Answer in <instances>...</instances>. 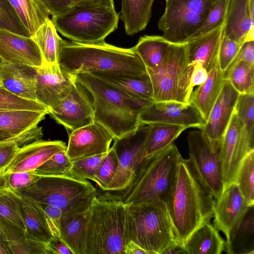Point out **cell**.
<instances>
[{"label":"cell","instance_id":"obj_1","mask_svg":"<svg viewBox=\"0 0 254 254\" xmlns=\"http://www.w3.org/2000/svg\"><path fill=\"white\" fill-rule=\"evenodd\" d=\"M166 204L176 240L184 246L193 232L213 217L215 200L182 158Z\"/></svg>","mask_w":254,"mask_h":254},{"label":"cell","instance_id":"obj_2","mask_svg":"<svg viewBox=\"0 0 254 254\" xmlns=\"http://www.w3.org/2000/svg\"><path fill=\"white\" fill-rule=\"evenodd\" d=\"M91 96L94 122L107 129L114 138H120L140 125V112L153 101L130 95L90 73L73 75Z\"/></svg>","mask_w":254,"mask_h":254},{"label":"cell","instance_id":"obj_3","mask_svg":"<svg viewBox=\"0 0 254 254\" xmlns=\"http://www.w3.org/2000/svg\"><path fill=\"white\" fill-rule=\"evenodd\" d=\"M58 64L63 70L71 75L97 71L136 75L147 72L142 61L131 48H120L105 41L82 44L64 40Z\"/></svg>","mask_w":254,"mask_h":254},{"label":"cell","instance_id":"obj_4","mask_svg":"<svg viewBox=\"0 0 254 254\" xmlns=\"http://www.w3.org/2000/svg\"><path fill=\"white\" fill-rule=\"evenodd\" d=\"M107 191L97 193L87 212L84 254H125V205Z\"/></svg>","mask_w":254,"mask_h":254},{"label":"cell","instance_id":"obj_5","mask_svg":"<svg viewBox=\"0 0 254 254\" xmlns=\"http://www.w3.org/2000/svg\"><path fill=\"white\" fill-rule=\"evenodd\" d=\"M125 205L126 243L131 241L148 254H163L177 242L165 202Z\"/></svg>","mask_w":254,"mask_h":254},{"label":"cell","instance_id":"obj_6","mask_svg":"<svg viewBox=\"0 0 254 254\" xmlns=\"http://www.w3.org/2000/svg\"><path fill=\"white\" fill-rule=\"evenodd\" d=\"M182 157L177 146H170L147 158L135 179L121 195L125 204L161 200L166 202Z\"/></svg>","mask_w":254,"mask_h":254},{"label":"cell","instance_id":"obj_7","mask_svg":"<svg viewBox=\"0 0 254 254\" xmlns=\"http://www.w3.org/2000/svg\"><path fill=\"white\" fill-rule=\"evenodd\" d=\"M14 191L42 205L58 207L63 215L87 212L97 193L87 180L68 175L41 176L31 186Z\"/></svg>","mask_w":254,"mask_h":254},{"label":"cell","instance_id":"obj_8","mask_svg":"<svg viewBox=\"0 0 254 254\" xmlns=\"http://www.w3.org/2000/svg\"><path fill=\"white\" fill-rule=\"evenodd\" d=\"M119 14L115 7L91 4H73L66 12L52 16L58 32L70 41L95 44L118 28Z\"/></svg>","mask_w":254,"mask_h":254},{"label":"cell","instance_id":"obj_9","mask_svg":"<svg viewBox=\"0 0 254 254\" xmlns=\"http://www.w3.org/2000/svg\"><path fill=\"white\" fill-rule=\"evenodd\" d=\"M192 69L187 43H171L161 63L146 68L153 86V101L189 103L193 91L190 85Z\"/></svg>","mask_w":254,"mask_h":254},{"label":"cell","instance_id":"obj_10","mask_svg":"<svg viewBox=\"0 0 254 254\" xmlns=\"http://www.w3.org/2000/svg\"><path fill=\"white\" fill-rule=\"evenodd\" d=\"M187 140L189 163L200 183L216 201L224 189L220 160L222 139L211 140L199 129L190 131Z\"/></svg>","mask_w":254,"mask_h":254},{"label":"cell","instance_id":"obj_11","mask_svg":"<svg viewBox=\"0 0 254 254\" xmlns=\"http://www.w3.org/2000/svg\"><path fill=\"white\" fill-rule=\"evenodd\" d=\"M213 0H167L158 22L163 36L173 43L186 42L200 27Z\"/></svg>","mask_w":254,"mask_h":254},{"label":"cell","instance_id":"obj_12","mask_svg":"<svg viewBox=\"0 0 254 254\" xmlns=\"http://www.w3.org/2000/svg\"><path fill=\"white\" fill-rule=\"evenodd\" d=\"M150 125L140 124L134 131L114 138L112 147L118 158L116 173L106 191H122L135 179L145 162V148Z\"/></svg>","mask_w":254,"mask_h":254},{"label":"cell","instance_id":"obj_13","mask_svg":"<svg viewBox=\"0 0 254 254\" xmlns=\"http://www.w3.org/2000/svg\"><path fill=\"white\" fill-rule=\"evenodd\" d=\"M49 114L70 132L94 122L91 96L75 79L68 95L58 106L50 110Z\"/></svg>","mask_w":254,"mask_h":254},{"label":"cell","instance_id":"obj_14","mask_svg":"<svg viewBox=\"0 0 254 254\" xmlns=\"http://www.w3.org/2000/svg\"><path fill=\"white\" fill-rule=\"evenodd\" d=\"M140 124L155 123L202 129L206 121L190 103L176 101L152 102L144 108L138 117Z\"/></svg>","mask_w":254,"mask_h":254},{"label":"cell","instance_id":"obj_15","mask_svg":"<svg viewBox=\"0 0 254 254\" xmlns=\"http://www.w3.org/2000/svg\"><path fill=\"white\" fill-rule=\"evenodd\" d=\"M74 81V76L63 70L59 64L37 67L36 101L45 106L49 112L68 95Z\"/></svg>","mask_w":254,"mask_h":254},{"label":"cell","instance_id":"obj_16","mask_svg":"<svg viewBox=\"0 0 254 254\" xmlns=\"http://www.w3.org/2000/svg\"><path fill=\"white\" fill-rule=\"evenodd\" d=\"M250 206L235 183L225 188L215 201L213 225L224 234L226 239L225 245L230 242L234 231Z\"/></svg>","mask_w":254,"mask_h":254},{"label":"cell","instance_id":"obj_17","mask_svg":"<svg viewBox=\"0 0 254 254\" xmlns=\"http://www.w3.org/2000/svg\"><path fill=\"white\" fill-rule=\"evenodd\" d=\"M113 139L107 129L94 122L70 132L66 153L71 161L106 153Z\"/></svg>","mask_w":254,"mask_h":254},{"label":"cell","instance_id":"obj_18","mask_svg":"<svg viewBox=\"0 0 254 254\" xmlns=\"http://www.w3.org/2000/svg\"><path fill=\"white\" fill-rule=\"evenodd\" d=\"M243 123L235 112L223 137L220 160L224 188L235 183L239 166L250 149L241 138Z\"/></svg>","mask_w":254,"mask_h":254},{"label":"cell","instance_id":"obj_19","mask_svg":"<svg viewBox=\"0 0 254 254\" xmlns=\"http://www.w3.org/2000/svg\"><path fill=\"white\" fill-rule=\"evenodd\" d=\"M0 57L3 61L34 67L44 65L37 44L31 37L0 29Z\"/></svg>","mask_w":254,"mask_h":254},{"label":"cell","instance_id":"obj_20","mask_svg":"<svg viewBox=\"0 0 254 254\" xmlns=\"http://www.w3.org/2000/svg\"><path fill=\"white\" fill-rule=\"evenodd\" d=\"M239 93L225 80L204 127L201 129L213 141L222 139L234 113Z\"/></svg>","mask_w":254,"mask_h":254},{"label":"cell","instance_id":"obj_21","mask_svg":"<svg viewBox=\"0 0 254 254\" xmlns=\"http://www.w3.org/2000/svg\"><path fill=\"white\" fill-rule=\"evenodd\" d=\"M66 148L60 140L39 139L19 147L4 173L35 171L58 152Z\"/></svg>","mask_w":254,"mask_h":254},{"label":"cell","instance_id":"obj_22","mask_svg":"<svg viewBox=\"0 0 254 254\" xmlns=\"http://www.w3.org/2000/svg\"><path fill=\"white\" fill-rule=\"evenodd\" d=\"M37 68L3 61L0 64L1 86L19 97L36 101Z\"/></svg>","mask_w":254,"mask_h":254},{"label":"cell","instance_id":"obj_23","mask_svg":"<svg viewBox=\"0 0 254 254\" xmlns=\"http://www.w3.org/2000/svg\"><path fill=\"white\" fill-rule=\"evenodd\" d=\"M254 28V0H227L223 35L244 43L247 33Z\"/></svg>","mask_w":254,"mask_h":254},{"label":"cell","instance_id":"obj_24","mask_svg":"<svg viewBox=\"0 0 254 254\" xmlns=\"http://www.w3.org/2000/svg\"><path fill=\"white\" fill-rule=\"evenodd\" d=\"M223 28L224 22L212 30L186 42L190 65L199 64L208 72L211 71L218 60Z\"/></svg>","mask_w":254,"mask_h":254},{"label":"cell","instance_id":"obj_25","mask_svg":"<svg viewBox=\"0 0 254 254\" xmlns=\"http://www.w3.org/2000/svg\"><path fill=\"white\" fill-rule=\"evenodd\" d=\"M225 80L217 60L208 72L206 80L198 86L190 95L189 103L198 111L205 121L222 90Z\"/></svg>","mask_w":254,"mask_h":254},{"label":"cell","instance_id":"obj_26","mask_svg":"<svg viewBox=\"0 0 254 254\" xmlns=\"http://www.w3.org/2000/svg\"><path fill=\"white\" fill-rule=\"evenodd\" d=\"M15 191L19 196L27 238L47 244L53 237L47 226L42 205Z\"/></svg>","mask_w":254,"mask_h":254},{"label":"cell","instance_id":"obj_27","mask_svg":"<svg viewBox=\"0 0 254 254\" xmlns=\"http://www.w3.org/2000/svg\"><path fill=\"white\" fill-rule=\"evenodd\" d=\"M135 97L153 101V90L147 73L136 75L115 71L90 73Z\"/></svg>","mask_w":254,"mask_h":254},{"label":"cell","instance_id":"obj_28","mask_svg":"<svg viewBox=\"0 0 254 254\" xmlns=\"http://www.w3.org/2000/svg\"><path fill=\"white\" fill-rule=\"evenodd\" d=\"M187 254H220L225 248V241L210 221L197 229L184 245Z\"/></svg>","mask_w":254,"mask_h":254},{"label":"cell","instance_id":"obj_29","mask_svg":"<svg viewBox=\"0 0 254 254\" xmlns=\"http://www.w3.org/2000/svg\"><path fill=\"white\" fill-rule=\"evenodd\" d=\"M154 0H122L119 15L125 32L133 35L145 29L151 16Z\"/></svg>","mask_w":254,"mask_h":254},{"label":"cell","instance_id":"obj_30","mask_svg":"<svg viewBox=\"0 0 254 254\" xmlns=\"http://www.w3.org/2000/svg\"><path fill=\"white\" fill-rule=\"evenodd\" d=\"M46 114L45 112L25 110L0 111V129L13 137L38 126Z\"/></svg>","mask_w":254,"mask_h":254},{"label":"cell","instance_id":"obj_31","mask_svg":"<svg viewBox=\"0 0 254 254\" xmlns=\"http://www.w3.org/2000/svg\"><path fill=\"white\" fill-rule=\"evenodd\" d=\"M225 251L228 254H254V205L244 215Z\"/></svg>","mask_w":254,"mask_h":254},{"label":"cell","instance_id":"obj_32","mask_svg":"<svg viewBox=\"0 0 254 254\" xmlns=\"http://www.w3.org/2000/svg\"><path fill=\"white\" fill-rule=\"evenodd\" d=\"M52 20H47L32 37L41 51L43 65L58 64L63 40L58 35Z\"/></svg>","mask_w":254,"mask_h":254},{"label":"cell","instance_id":"obj_33","mask_svg":"<svg viewBox=\"0 0 254 254\" xmlns=\"http://www.w3.org/2000/svg\"><path fill=\"white\" fill-rule=\"evenodd\" d=\"M171 44L163 36L144 35L131 48L146 68H153L161 63Z\"/></svg>","mask_w":254,"mask_h":254},{"label":"cell","instance_id":"obj_34","mask_svg":"<svg viewBox=\"0 0 254 254\" xmlns=\"http://www.w3.org/2000/svg\"><path fill=\"white\" fill-rule=\"evenodd\" d=\"M87 212L63 215L61 218L60 239L68 246L73 254H84Z\"/></svg>","mask_w":254,"mask_h":254},{"label":"cell","instance_id":"obj_35","mask_svg":"<svg viewBox=\"0 0 254 254\" xmlns=\"http://www.w3.org/2000/svg\"><path fill=\"white\" fill-rule=\"evenodd\" d=\"M150 125V129L146 142V158L151 157L170 146L187 129L182 126L166 124Z\"/></svg>","mask_w":254,"mask_h":254},{"label":"cell","instance_id":"obj_36","mask_svg":"<svg viewBox=\"0 0 254 254\" xmlns=\"http://www.w3.org/2000/svg\"><path fill=\"white\" fill-rule=\"evenodd\" d=\"M223 72L224 79L239 94L254 93V64L242 61Z\"/></svg>","mask_w":254,"mask_h":254},{"label":"cell","instance_id":"obj_37","mask_svg":"<svg viewBox=\"0 0 254 254\" xmlns=\"http://www.w3.org/2000/svg\"><path fill=\"white\" fill-rule=\"evenodd\" d=\"M235 183L248 204L254 205V151L247 154L242 161Z\"/></svg>","mask_w":254,"mask_h":254},{"label":"cell","instance_id":"obj_38","mask_svg":"<svg viewBox=\"0 0 254 254\" xmlns=\"http://www.w3.org/2000/svg\"><path fill=\"white\" fill-rule=\"evenodd\" d=\"M0 218L25 231L18 195L8 188L0 190Z\"/></svg>","mask_w":254,"mask_h":254},{"label":"cell","instance_id":"obj_39","mask_svg":"<svg viewBox=\"0 0 254 254\" xmlns=\"http://www.w3.org/2000/svg\"><path fill=\"white\" fill-rule=\"evenodd\" d=\"M25 15L26 28L32 37L50 14L41 0H17Z\"/></svg>","mask_w":254,"mask_h":254},{"label":"cell","instance_id":"obj_40","mask_svg":"<svg viewBox=\"0 0 254 254\" xmlns=\"http://www.w3.org/2000/svg\"><path fill=\"white\" fill-rule=\"evenodd\" d=\"M0 29L31 37L9 0H0Z\"/></svg>","mask_w":254,"mask_h":254},{"label":"cell","instance_id":"obj_41","mask_svg":"<svg viewBox=\"0 0 254 254\" xmlns=\"http://www.w3.org/2000/svg\"><path fill=\"white\" fill-rule=\"evenodd\" d=\"M25 110L49 114L47 108L40 103L19 97L0 86V111Z\"/></svg>","mask_w":254,"mask_h":254},{"label":"cell","instance_id":"obj_42","mask_svg":"<svg viewBox=\"0 0 254 254\" xmlns=\"http://www.w3.org/2000/svg\"><path fill=\"white\" fill-rule=\"evenodd\" d=\"M71 164L65 149L56 153L35 171L41 176H64L69 171Z\"/></svg>","mask_w":254,"mask_h":254},{"label":"cell","instance_id":"obj_43","mask_svg":"<svg viewBox=\"0 0 254 254\" xmlns=\"http://www.w3.org/2000/svg\"><path fill=\"white\" fill-rule=\"evenodd\" d=\"M107 153L72 161L71 168L66 175L94 181L98 167Z\"/></svg>","mask_w":254,"mask_h":254},{"label":"cell","instance_id":"obj_44","mask_svg":"<svg viewBox=\"0 0 254 254\" xmlns=\"http://www.w3.org/2000/svg\"><path fill=\"white\" fill-rule=\"evenodd\" d=\"M227 5V0H213L202 24L188 40L203 34L221 24L224 21Z\"/></svg>","mask_w":254,"mask_h":254},{"label":"cell","instance_id":"obj_45","mask_svg":"<svg viewBox=\"0 0 254 254\" xmlns=\"http://www.w3.org/2000/svg\"><path fill=\"white\" fill-rule=\"evenodd\" d=\"M118 166V158L112 147L101 161L94 182H96L104 191L114 177Z\"/></svg>","mask_w":254,"mask_h":254},{"label":"cell","instance_id":"obj_46","mask_svg":"<svg viewBox=\"0 0 254 254\" xmlns=\"http://www.w3.org/2000/svg\"><path fill=\"white\" fill-rule=\"evenodd\" d=\"M244 43L236 42L222 36L219 49L218 62L223 72L234 60Z\"/></svg>","mask_w":254,"mask_h":254},{"label":"cell","instance_id":"obj_47","mask_svg":"<svg viewBox=\"0 0 254 254\" xmlns=\"http://www.w3.org/2000/svg\"><path fill=\"white\" fill-rule=\"evenodd\" d=\"M5 175L7 188L13 190L25 189L34 184L41 177L35 171L13 172Z\"/></svg>","mask_w":254,"mask_h":254},{"label":"cell","instance_id":"obj_48","mask_svg":"<svg viewBox=\"0 0 254 254\" xmlns=\"http://www.w3.org/2000/svg\"><path fill=\"white\" fill-rule=\"evenodd\" d=\"M11 254H51L47 244L27 239L24 242L9 246Z\"/></svg>","mask_w":254,"mask_h":254},{"label":"cell","instance_id":"obj_49","mask_svg":"<svg viewBox=\"0 0 254 254\" xmlns=\"http://www.w3.org/2000/svg\"><path fill=\"white\" fill-rule=\"evenodd\" d=\"M47 226L53 238H60V225L63 212L60 208L49 205H42Z\"/></svg>","mask_w":254,"mask_h":254},{"label":"cell","instance_id":"obj_50","mask_svg":"<svg viewBox=\"0 0 254 254\" xmlns=\"http://www.w3.org/2000/svg\"><path fill=\"white\" fill-rule=\"evenodd\" d=\"M19 148L18 144L9 138L0 141V174L4 173Z\"/></svg>","mask_w":254,"mask_h":254},{"label":"cell","instance_id":"obj_51","mask_svg":"<svg viewBox=\"0 0 254 254\" xmlns=\"http://www.w3.org/2000/svg\"><path fill=\"white\" fill-rule=\"evenodd\" d=\"M50 15L58 16L66 12L72 5L71 0H41Z\"/></svg>","mask_w":254,"mask_h":254},{"label":"cell","instance_id":"obj_52","mask_svg":"<svg viewBox=\"0 0 254 254\" xmlns=\"http://www.w3.org/2000/svg\"><path fill=\"white\" fill-rule=\"evenodd\" d=\"M242 61L254 64V41L245 42L243 44L238 54L227 68Z\"/></svg>","mask_w":254,"mask_h":254},{"label":"cell","instance_id":"obj_53","mask_svg":"<svg viewBox=\"0 0 254 254\" xmlns=\"http://www.w3.org/2000/svg\"><path fill=\"white\" fill-rule=\"evenodd\" d=\"M208 75V72L202 66L199 64L193 65L190 80L191 88L202 84L206 80Z\"/></svg>","mask_w":254,"mask_h":254},{"label":"cell","instance_id":"obj_54","mask_svg":"<svg viewBox=\"0 0 254 254\" xmlns=\"http://www.w3.org/2000/svg\"><path fill=\"white\" fill-rule=\"evenodd\" d=\"M47 245L51 254H73L68 246L60 238H52Z\"/></svg>","mask_w":254,"mask_h":254},{"label":"cell","instance_id":"obj_55","mask_svg":"<svg viewBox=\"0 0 254 254\" xmlns=\"http://www.w3.org/2000/svg\"><path fill=\"white\" fill-rule=\"evenodd\" d=\"M73 4H91L114 7V0H71Z\"/></svg>","mask_w":254,"mask_h":254},{"label":"cell","instance_id":"obj_56","mask_svg":"<svg viewBox=\"0 0 254 254\" xmlns=\"http://www.w3.org/2000/svg\"><path fill=\"white\" fill-rule=\"evenodd\" d=\"M125 254H148L134 243L129 241L126 243Z\"/></svg>","mask_w":254,"mask_h":254},{"label":"cell","instance_id":"obj_57","mask_svg":"<svg viewBox=\"0 0 254 254\" xmlns=\"http://www.w3.org/2000/svg\"><path fill=\"white\" fill-rule=\"evenodd\" d=\"M187 254L184 246L181 244L176 242L169 246L163 254Z\"/></svg>","mask_w":254,"mask_h":254},{"label":"cell","instance_id":"obj_58","mask_svg":"<svg viewBox=\"0 0 254 254\" xmlns=\"http://www.w3.org/2000/svg\"><path fill=\"white\" fill-rule=\"evenodd\" d=\"M12 6L14 7L18 15H19L20 19L22 21L23 23L26 28L27 26V20L24 14V13L19 4L17 0H9ZM27 29V28H26Z\"/></svg>","mask_w":254,"mask_h":254},{"label":"cell","instance_id":"obj_59","mask_svg":"<svg viewBox=\"0 0 254 254\" xmlns=\"http://www.w3.org/2000/svg\"><path fill=\"white\" fill-rule=\"evenodd\" d=\"M0 254H11L9 248L0 230Z\"/></svg>","mask_w":254,"mask_h":254},{"label":"cell","instance_id":"obj_60","mask_svg":"<svg viewBox=\"0 0 254 254\" xmlns=\"http://www.w3.org/2000/svg\"><path fill=\"white\" fill-rule=\"evenodd\" d=\"M7 188L5 175L4 173L0 174V190Z\"/></svg>","mask_w":254,"mask_h":254},{"label":"cell","instance_id":"obj_61","mask_svg":"<svg viewBox=\"0 0 254 254\" xmlns=\"http://www.w3.org/2000/svg\"><path fill=\"white\" fill-rule=\"evenodd\" d=\"M11 137L6 132L0 129V141Z\"/></svg>","mask_w":254,"mask_h":254},{"label":"cell","instance_id":"obj_62","mask_svg":"<svg viewBox=\"0 0 254 254\" xmlns=\"http://www.w3.org/2000/svg\"><path fill=\"white\" fill-rule=\"evenodd\" d=\"M3 60L0 57V64L2 63Z\"/></svg>","mask_w":254,"mask_h":254},{"label":"cell","instance_id":"obj_63","mask_svg":"<svg viewBox=\"0 0 254 254\" xmlns=\"http://www.w3.org/2000/svg\"><path fill=\"white\" fill-rule=\"evenodd\" d=\"M1 86V82H0V86Z\"/></svg>","mask_w":254,"mask_h":254},{"label":"cell","instance_id":"obj_64","mask_svg":"<svg viewBox=\"0 0 254 254\" xmlns=\"http://www.w3.org/2000/svg\"><path fill=\"white\" fill-rule=\"evenodd\" d=\"M166 1H167V0H165Z\"/></svg>","mask_w":254,"mask_h":254}]
</instances>
